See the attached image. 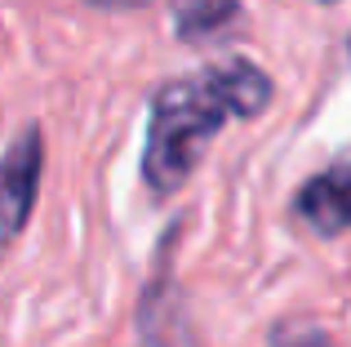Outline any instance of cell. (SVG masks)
<instances>
[{
    "instance_id": "cell-1",
    "label": "cell",
    "mask_w": 351,
    "mask_h": 347,
    "mask_svg": "<svg viewBox=\"0 0 351 347\" xmlns=\"http://www.w3.org/2000/svg\"><path fill=\"white\" fill-rule=\"evenodd\" d=\"M271 98V80L254 62H223L191 80H173L152 103V130L143 152V178L156 191H173L187 182L209 139L232 116H254Z\"/></svg>"
},
{
    "instance_id": "cell-2",
    "label": "cell",
    "mask_w": 351,
    "mask_h": 347,
    "mask_svg": "<svg viewBox=\"0 0 351 347\" xmlns=\"http://www.w3.org/2000/svg\"><path fill=\"white\" fill-rule=\"evenodd\" d=\"M40 156H45L40 134L27 130L14 143V152L0 160V254L9 250V241L23 232L27 214H32L36 182H40Z\"/></svg>"
},
{
    "instance_id": "cell-3",
    "label": "cell",
    "mask_w": 351,
    "mask_h": 347,
    "mask_svg": "<svg viewBox=\"0 0 351 347\" xmlns=\"http://www.w3.org/2000/svg\"><path fill=\"white\" fill-rule=\"evenodd\" d=\"M298 214L320 236H338L351 227V147L298 191Z\"/></svg>"
},
{
    "instance_id": "cell-4",
    "label": "cell",
    "mask_w": 351,
    "mask_h": 347,
    "mask_svg": "<svg viewBox=\"0 0 351 347\" xmlns=\"http://www.w3.org/2000/svg\"><path fill=\"white\" fill-rule=\"evenodd\" d=\"M232 14H236V0H173V27H178V36H187V40L209 36Z\"/></svg>"
},
{
    "instance_id": "cell-5",
    "label": "cell",
    "mask_w": 351,
    "mask_h": 347,
    "mask_svg": "<svg viewBox=\"0 0 351 347\" xmlns=\"http://www.w3.org/2000/svg\"><path fill=\"white\" fill-rule=\"evenodd\" d=\"M94 5H112V9H129V5H143V0H94Z\"/></svg>"
}]
</instances>
